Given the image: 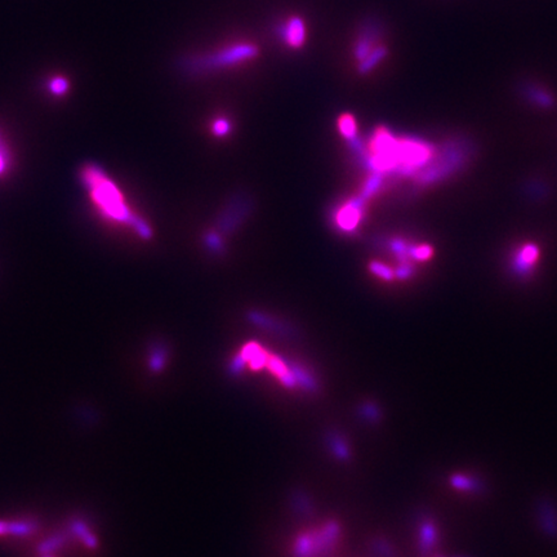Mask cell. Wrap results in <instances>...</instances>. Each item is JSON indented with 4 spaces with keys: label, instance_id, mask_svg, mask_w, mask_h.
I'll use <instances>...</instances> for the list:
<instances>
[{
    "label": "cell",
    "instance_id": "2",
    "mask_svg": "<svg viewBox=\"0 0 557 557\" xmlns=\"http://www.w3.org/2000/svg\"><path fill=\"white\" fill-rule=\"evenodd\" d=\"M258 53L259 48L256 44L239 43L217 50L216 53L189 56L183 59L181 65L183 70L190 74H201L239 65L245 61L256 59Z\"/></svg>",
    "mask_w": 557,
    "mask_h": 557
},
{
    "label": "cell",
    "instance_id": "1",
    "mask_svg": "<svg viewBox=\"0 0 557 557\" xmlns=\"http://www.w3.org/2000/svg\"><path fill=\"white\" fill-rule=\"evenodd\" d=\"M80 178L92 205L103 219L113 225L129 226L143 239H150L152 236L150 226L134 215L126 204L124 194L100 166L85 164L80 171Z\"/></svg>",
    "mask_w": 557,
    "mask_h": 557
},
{
    "label": "cell",
    "instance_id": "7",
    "mask_svg": "<svg viewBox=\"0 0 557 557\" xmlns=\"http://www.w3.org/2000/svg\"><path fill=\"white\" fill-rule=\"evenodd\" d=\"M39 524L34 520H0V537H27L38 530Z\"/></svg>",
    "mask_w": 557,
    "mask_h": 557
},
{
    "label": "cell",
    "instance_id": "22",
    "mask_svg": "<svg viewBox=\"0 0 557 557\" xmlns=\"http://www.w3.org/2000/svg\"><path fill=\"white\" fill-rule=\"evenodd\" d=\"M413 274V267L410 266V265H407V263H404L403 266H400L398 270H396V273L395 275L399 277V279H407L409 276H412Z\"/></svg>",
    "mask_w": 557,
    "mask_h": 557
},
{
    "label": "cell",
    "instance_id": "23",
    "mask_svg": "<svg viewBox=\"0 0 557 557\" xmlns=\"http://www.w3.org/2000/svg\"><path fill=\"white\" fill-rule=\"evenodd\" d=\"M43 557H53V556H52V555H45V556H43Z\"/></svg>",
    "mask_w": 557,
    "mask_h": 557
},
{
    "label": "cell",
    "instance_id": "3",
    "mask_svg": "<svg viewBox=\"0 0 557 557\" xmlns=\"http://www.w3.org/2000/svg\"><path fill=\"white\" fill-rule=\"evenodd\" d=\"M250 207L252 204L247 196H239L233 200L218 221V230L222 233H233L240 225L241 221L249 215Z\"/></svg>",
    "mask_w": 557,
    "mask_h": 557
},
{
    "label": "cell",
    "instance_id": "18",
    "mask_svg": "<svg viewBox=\"0 0 557 557\" xmlns=\"http://www.w3.org/2000/svg\"><path fill=\"white\" fill-rule=\"evenodd\" d=\"M50 91L53 94L62 96L67 91V82L64 78H55L50 82Z\"/></svg>",
    "mask_w": 557,
    "mask_h": 557
},
{
    "label": "cell",
    "instance_id": "11",
    "mask_svg": "<svg viewBox=\"0 0 557 557\" xmlns=\"http://www.w3.org/2000/svg\"><path fill=\"white\" fill-rule=\"evenodd\" d=\"M67 543V535L64 533H56L53 535H50L48 538H45L44 541L39 543L38 546V552L45 556V555H52L59 549H62Z\"/></svg>",
    "mask_w": 557,
    "mask_h": 557
},
{
    "label": "cell",
    "instance_id": "13",
    "mask_svg": "<svg viewBox=\"0 0 557 557\" xmlns=\"http://www.w3.org/2000/svg\"><path fill=\"white\" fill-rule=\"evenodd\" d=\"M383 182V173L382 172H373V175L368 178L366 182V186L363 189L361 194L359 195L361 199L368 200L375 195V192L381 189Z\"/></svg>",
    "mask_w": 557,
    "mask_h": 557
},
{
    "label": "cell",
    "instance_id": "19",
    "mask_svg": "<svg viewBox=\"0 0 557 557\" xmlns=\"http://www.w3.org/2000/svg\"><path fill=\"white\" fill-rule=\"evenodd\" d=\"M205 244H207V247H208L209 249L213 250L215 253H219V252L222 250V248H224L219 236L215 233H210L207 235V238H205Z\"/></svg>",
    "mask_w": 557,
    "mask_h": 557
},
{
    "label": "cell",
    "instance_id": "21",
    "mask_svg": "<svg viewBox=\"0 0 557 557\" xmlns=\"http://www.w3.org/2000/svg\"><path fill=\"white\" fill-rule=\"evenodd\" d=\"M9 166V155L6 147L0 142V175H4L7 172Z\"/></svg>",
    "mask_w": 557,
    "mask_h": 557
},
{
    "label": "cell",
    "instance_id": "12",
    "mask_svg": "<svg viewBox=\"0 0 557 557\" xmlns=\"http://www.w3.org/2000/svg\"><path fill=\"white\" fill-rule=\"evenodd\" d=\"M248 319L250 323L261 326V328H268L273 329L275 332H288L285 331L283 325L280 324L279 321H276L275 319L271 317H267L265 314L259 312V311H250L248 312Z\"/></svg>",
    "mask_w": 557,
    "mask_h": 557
},
{
    "label": "cell",
    "instance_id": "4",
    "mask_svg": "<svg viewBox=\"0 0 557 557\" xmlns=\"http://www.w3.org/2000/svg\"><path fill=\"white\" fill-rule=\"evenodd\" d=\"M279 35L288 47L298 50L306 42V25L301 17H291L279 27Z\"/></svg>",
    "mask_w": 557,
    "mask_h": 557
},
{
    "label": "cell",
    "instance_id": "8",
    "mask_svg": "<svg viewBox=\"0 0 557 557\" xmlns=\"http://www.w3.org/2000/svg\"><path fill=\"white\" fill-rule=\"evenodd\" d=\"M70 530H71V534L75 535V538L82 542L87 549H96L99 547L100 541H99L97 535L92 532L89 525L87 524L84 520H80V519L73 520L70 524Z\"/></svg>",
    "mask_w": 557,
    "mask_h": 557
},
{
    "label": "cell",
    "instance_id": "17",
    "mask_svg": "<svg viewBox=\"0 0 557 557\" xmlns=\"http://www.w3.org/2000/svg\"><path fill=\"white\" fill-rule=\"evenodd\" d=\"M433 250L431 247L428 245H419V247H410L409 249V257H413L414 259H428L433 256Z\"/></svg>",
    "mask_w": 557,
    "mask_h": 557
},
{
    "label": "cell",
    "instance_id": "5",
    "mask_svg": "<svg viewBox=\"0 0 557 557\" xmlns=\"http://www.w3.org/2000/svg\"><path fill=\"white\" fill-rule=\"evenodd\" d=\"M379 38V27L375 22H369L363 26L361 31L359 34L358 39L354 45V57L358 62L366 59V56L375 50V42Z\"/></svg>",
    "mask_w": 557,
    "mask_h": 557
},
{
    "label": "cell",
    "instance_id": "14",
    "mask_svg": "<svg viewBox=\"0 0 557 557\" xmlns=\"http://www.w3.org/2000/svg\"><path fill=\"white\" fill-rule=\"evenodd\" d=\"M338 123H340V129H341L342 134L347 140H351V138H354L356 136V122H355V119H354L352 115L343 114L340 117Z\"/></svg>",
    "mask_w": 557,
    "mask_h": 557
},
{
    "label": "cell",
    "instance_id": "15",
    "mask_svg": "<svg viewBox=\"0 0 557 557\" xmlns=\"http://www.w3.org/2000/svg\"><path fill=\"white\" fill-rule=\"evenodd\" d=\"M164 364H166V349L163 347H155L151 351L150 360H149L151 370L159 372L164 368Z\"/></svg>",
    "mask_w": 557,
    "mask_h": 557
},
{
    "label": "cell",
    "instance_id": "9",
    "mask_svg": "<svg viewBox=\"0 0 557 557\" xmlns=\"http://www.w3.org/2000/svg\"><path fill=\"white\" fill-rule=\"evenodd\" d=\"M538 258V249L535 245H525L523 249L519 252L516 259L515 267L520 274H526L532 268L534 262Z\"/></svg>",
    "mask_w": 557,
    "mask_h": 557
},
{
    "label": "cell",
    "instance_id": "16",
    "mask_svg": "<svg viewBox=\"0 0 557 557\" xmlns=\"http://www.w3.org/2000/svg\"><path fill=\"white\" fill-rule=\"evenodd\" d=\"M369 270L373 274L377 275L378 277H382L384 280H392L393 276H395V273L392 271V268L383 265V263H379V262H372L369 265Z\"/></svg>",
    "mask_w": 557,
    "mask_h": 557
},
{
    "label": "cell",
    "instance_id": "10",
    "mask_svg": "<svg viewBox=\"0 0 557 557\" xmlns=\"http://www.w3.org/2000/svg\"><path fill=\"white\" fill-rule=\"evenodd\" d=\"M387 56V48L382 45H377L375 50H372L366 59H361L359 62L358 71L360 74H368L375 68L382 59Z\"/></svg>",
    "mask_w": 557,
    "mask_h": 557
},
{
    "label": "cell",
    "instance_id": "6",
    "mask_svg": "<svg viewBox=\"0 0 557 557\" xmlns=\"http://www.w3.org/2000/svg\"><path fill=\"white\" fill-rule=\"evenodd\" d=\"M364 204H366V200L361 199L360 196L347 203L338 213V217H337L338 225L345 230H354L361 218Z\"/></svg>",
    "mask_w": 557,
    "mask_h": 557
},
{
    "label": "cell",
    "instance_id": "20",
    "mask_svg": "<svg viewBox=\"0 0 557 557\" xmlns=\"http://www.w3.org/2000/svg\"><path fill=\"white\" fill-rule=\"evenodd\" d=\"M230 126H231L230 122H227L225 119H219L213 124V132L217 136H225L230 132Z\"/></svg>",
    "mask_w": 557,
    "mask_h": 557
}]
</instances>
